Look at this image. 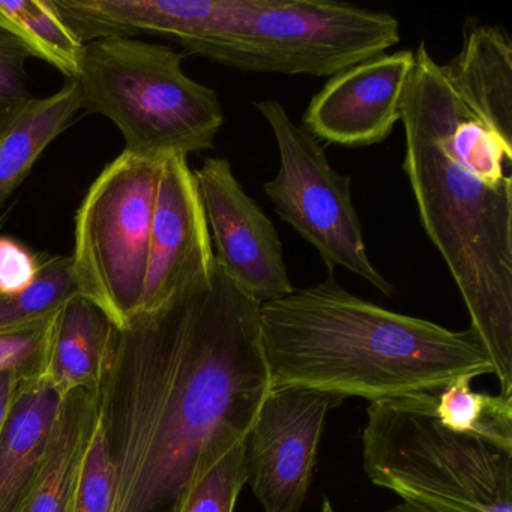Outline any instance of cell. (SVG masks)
<instances>
[{
	"label": "cell",
	"mask_w": 512,
	"mask_h": 512,
	"mask_svg": "<svg viewBox=\"0 0 512 512\" xmlns=\"http://www.w3.org/2000/svg\"><path fill=\"white\" fill-rule=\"evenodd\" d=\"M475 377L461 376L428 395L431 415L455 433L479 437L512 452V397L473 391Z\"/></svg>",
	"instance_id": "cell-18"
},
{
	"label": "cell",
	"mask_w": 512,
	"mask_h": 512,
	"mask_svg": "<svg viewBox=\"0 0 512 512\" xmlns=\"http://www.w3.org/2000/svg\"><path fill=\"white\" fill-rule=\"evenodd\" d=\"M113 505L115 472L103 409L68 512H113Z\"/></svg>",
	"instance_id": "cell-21"
},
{
	"label": "cell",
	"mask_w": 512,
	"mask_h": 512,
	"mask_svg": "<svg viewBox=\"0 0 512 512\" xmlns=\"http://www.w3.org/2000/svg\"><path fill=\"white\" fill-rule=\"evenodd\" d=\"M55 317L40 325L0 334V373L14 370L37 373Z\"/></svg>",
	"instance_id": "cell-22"
},
{
	"label": "cell",
	"mask_w": 512,
	"mask_h": 512,
	"mask_svg": "<svg viewBox=\"0 0 512 512\" xmlns=\"http://www.w3.org/2000/svg\"><path fill=\"white\" fill-rule=\"evenodd\" d=\"M101 412V391H76L62 398L46 454L17 512L70 511Z\"/></svg>",
	"instance_id": "cell-14"
},
{
	"label": "cell",
	"mask_w": 512,
	"mask_h": 512,
	"mask_svg": "<svg viewBox=\"0 0 512 512\" xmlns=\"http://www.w3.org/2000/svg\"><path fill=\"white\" fill-rule=\"evenodd\" d=\"M364 470L403 502L436 512H512V452L440 424L428 395L374 401Z\"/></svg>",
	"instance_id": "cell-5"
},
{
	"label": "cell",
	"mask_w": 512,
	"mask_h": 512,
	"mask_svg": "<svg viewBox=\"0 0 512 512\" xmlns=\"http://www.w3.org/2000/svg\"><path fill=\"white\" fill-rule=\"evenodd\" d=\"M244 439L221 440L206 449L169 512H235L247 484Z\"/></svg>",
	"instance_id": "cell-19"
},
{
	"label": "cell",
	"mask_w": 512,
	"mask_h": 512,
	"mask_svg": "<svg viewBox=\"0 0 512 512\" xmlns=\"http://www.w3.org/2000/svg\"><path fill=\"white\" fill-rule=\"evenodd\" d=\"M403 170L470 329L512 397V55L463 44L439 64L425 43L404 103Z\"/></svg>",
	"instance_id": "cell-2"
},
{
	"label": "cell",
	"mask_w": 512,
	"mask_h": 512,
	"mask_svg": "<svg viewBox=\"0 0 512 512\" xmlns=\"http://www.w3.org/2000/svg\"><path fill=\"white\" fill-rule=\"evenodd\" d=\"M40 257L11 236L0 235V293L20 292L37 277Z\"/></svg>",
	"instance_id": "cell-24"
},
{
	"label": "cell",
	"mask_w": 512,
	"mask_h": 512,
	"mask_svg": "<svg viewBox=\"0 0 512 512\" xmlns=\"http://www.w3.org/2000/svg\"><path fill=\"white\" fill-rule=\"evenodd\" d=\"M196 175L181 155L161 163L139 314H157L208 289L215 269Z\"/></svg>",
	"instance_id": "cell-10"
},
{
	"label": "cell",
	"mask_w": 512,
	"mask_h": 512,
	"mask_svg": "<svg viewBox=\"0 0 512 512\" xmlns=\"http://www.w3.org/2000/svg\"><path fill=\"white\" fill-rule=\"evenodd\" d=\"M26 371H5L0 373V433L4 430L5 422L10 415L11 407H13L14 397H16L17 388Z\"/></svg>",
	"instance_id": "cell-25"
},
{
	"label": "cell",
	"mask_w": 512,
	"mask_h": 512,
	"mask_svg": "<svg viewBox=\"0 0 512 512\" xmlns=\"http://www.w3.org/2000/svg\"><path fill=\"white\" fill-rule=\"evenodd\" d=\"M25 47L7 32L0 31V116L19 109L31 100L26 83Z\"/></svg>",
	"instance_id": "cell-23"
},
{
	"label": "cell",
	"mask_w": 512,
	"mask_h": 512,
	"mask_svg": "<svg viewBox=\"0 0 512 512\" xmlns=\"http://www.w3.org/2000/svg\"><path fill=\"white\" fill-rule=\"evenodd\" d=\"M119 329L94 302L79 295L53 320L37 376L59 397L100 392L115 361Z\"/></svg>",
	"instance_id": "cell-13"
},
{
	"label": "cell",
	"mask_w": 512,
	"mask_h": 512,
	"mask_svg": "<svg viewBox=\"0 0 512 512\" xmlns=\"http://www.w3.org/2000/svg\"><path fill=\"white\" fill-rule=\"evenodd\" d=\"M215 259L227 277L260 305L295 290L280 235L248 196L227 158H208L194 170Z\"/></svg>",
	"instance_id": "cell-11"
},
{
	"label": "cell",
	"mask_w": 512,
	"mask_h": 512,
	"mask_svg": "<svg viewBox=\"0 0 512 512\" xmlns=\"http://www.w3.org/2000/svg\"><path fill=\"white\" fill-rule=\"evenodd\" d=\"M415 52L382 53L329 77L311 98L302 127L322 142L367 148L385 142L401 122Z\"/></svg>",
	"instance_id": "cell-12"
},
{
	"label": "cell",
	"mask_w": 512,
	"mask_h": 512,
	"mask_svg": "<svg viewBox=\"0 0 512 512\" xmlns=\"http://www.w3.org/2000/svg\"><path fill=\"white\" fill-rule=\"evenodd\" d=\"M320 512H335L334 506H332V503L329 502L328 499L323 500L322 503V509H320Z\"/></svg>",
	"instance_id": "cell-28"
},
{
	"label": "cell",
	"mask_w": 512,
	"mask_h": 512,
	"mask_svg": "<svg viewBox=\"0 0 512 512\" xmlns=\"http://www.w3.org/2000/svg\"><path fill=\"white\" fill-rule=\"evenodd\" d=\"M184 53L137 38L85 44L83 109L110 119L125 152L163 161L214 148L224 124L217 92L185 74Z\"/></svg>",
	"instance_id": "cell-4"
},
{
	"label": "cell",
	"mask_w": 512,
	"mask_h": 512,
	"mask_svg": "<svg viewBox=\"0 0 512 512\" xmlns=\"http://www.w3.org/2000/svg\"><path fill=\"white\" fill-rule=\"evenodd\" d=\"M341 403L308 389H271L244 439L247 482L265 512H299L326 415Z\"/></svg>",
	"instance_id": "cell-9"
},
{
	"label": "cell",
	"mask_w": 512,
	"mask_h": 512,
	"mask_svg": "<svg viewBox=\"0 0 512 512\" xmlns=\"http://www.w3.org/2000/svg\"><path fill=\"white\" fill-rule=\"evenodd\" d=\"M161 163L122 152L89 187L76 214L71 259L80 295L119 331L142 302Z\"/></svg>",
	"instance_id": "cell-7"
},
{
	"label": "cell",
	"mask_w": 512,
	"mask_h": 512,
	"mask_svg": "<svg viewBox=\"0 0 512 512\" xmlns=\"http://www.w3.org/2000/svg\"><path fill=\"white\" fill-rule=\"evenodd\" d=\"M259 311L215 262L208 289L119 331L101 389L113 512H169L206 449L247 436L271 391Z\"/></svg>",
	"instance_id": "cell-1"
},
{
	"label": "cell",
	"mask_w": 512,
	"mask_h": 512,
	"mask_svg": "<svg viewBox=\"0 0 512 512\" xmlns=\"http://www.w3.org/2000/svg\"><path fill=\"white\" fill-rule=\"evenodd\" d=\"M277 142V176L263 184L284 223L313 245L329 271L344 268L385 296L395 293L368 257L350 178L329 164L325 149L277 100L254 103Z\"/></svg>",
	"instance_id": "cell-8"
},
{
	"label": "cell",
	"mask_w": 512,
	"mask_h": 512,
	"mask_svg": "<svg viewBox=\"0 0 512 512\" xmlns=\"http://www.w3.org/2000/svg\"><path fill=\"white\" fill-rule=\"evenodd\" d=\"M259 320L271 389L374 403L434 395L457 377L494 374L472 329L451 331L386 310L347 292L332 274L260 305Z\"/></svg>",
	"instance_id": "cell-3"
},
{
	"label": "cell",
	"mask_w": 512,
	"mask_h": 512,
	"mask_svg": "<svg viewBox=\"0 0 512 512\" xmlns=\"http://www.w3.org/2000/svg\"><path fill=\"white\" fill-rule=\"evenodd\" d=\"M385 512H436L431 509L421 508V506L412 505V503L401 502L398 505L392 506Z\"/></svg>",
	"instance_id": "cell-26"
},
{
	"label": "cell",
	"mask_w": 512,
	"mask_h": 512,
	"mask_svg": "<svg viewBox=\"0 0 512 512\" xmlns=\"http://www.w3.org/2000/svg\"><path fill=\"white\" fill-rule=\"evenodd\" d=\"M400 22L334 0H236L196 55L245 73L332 77L400 43Z\"/></svg>",
	"instance_id": "cell-6"
},
{
	"label": "cell",
	"mask_w": 512,
	"mask_h": 512,
	"mask_svg": "<svg viewBox=\"0 0 512 512\" xmlns=\"http://www.w3.org/2000/svg\"><path fill=\"white\" fill-rule=\"evenodd\" d=\"M0 31L13 35L26 52L77 80L85 44L56 10L53 0H0Z\"/></svg>",
	"instance_id": "cell-17"
},
{
	"label": "cell",
	"mask_w": 512,
	"mask_h": 512,
	"mask_svg": "<svg viewBox=\"0 0 512 512\" xmlns=\"http://www.w3.org/2000/svg\"><path fill=\"white\" fill-rule=\"evenodd\" d=\"M83 109L77 80L46 98H31L0 116V209L23 184L43 152L76 122Z\"/></svg>",
	"instance_id": "cell-16"
},
{
	"label": "cell",
	"mask_w": 512,
	"mask_h": 512,
	"mask_svg": "<svg viewBox=\"0 0 512 512\" xmlns=\"http://www.w3.org/2000/svg\"><path fill=\"white\" fill-rule=\"evenodd\" d=\"M11 211H13V206H10V208L7 209V211L2 212V215H0V232H2V229H4L5 224H7L8 218H10Z\"/></svg>",
	"instance_id": "cell-27"
},
{
	"label": "cell",
	"mask_w": 512,
	"mask_h": 512,
	"mask_svg": "<svg viewBox=\"0 0 512 512\" xmlns=\"http://www.w3.org/2000/svg\"><path fill=\"white\" fill-rule=\"evenodd\" d=\"M61 397L37 373L23 377L0 433V512H17L52 436Z\"/></svg>",
	"instance_id": "cell-15"
},
{
	"label": "cell",
	"mask_w": 512,
	"mask_h": 512,
	"mask_svg": "<svg viewBox=\"0 0 512 512\" xmlns=\"http://www.w3.org/2000/svg\"><path fill=\"white\" fill-rule=\"evenodd\" d=\"M79 295L71 256L40 257L37 277L28 287L0 293V334L49 322Z\"/></svg>",
	"instance_id": "cell-20"
}]
</instances>
